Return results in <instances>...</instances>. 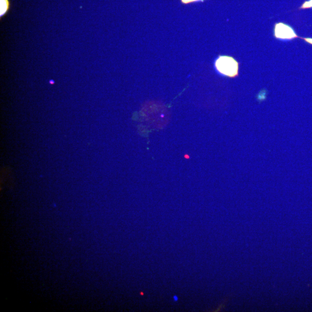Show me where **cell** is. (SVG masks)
Returning <instances> with one entry per match:
<instances>
[{"mask_svg":"<svg viewBox=\"0 0 312 312\" xmlns=\"http://www.w3.org/2000/svg\"><path fill=\"white\" fill-rule=\"evenodd\" d=\"M215 65L217 70L224 76L234 77L238 75V62L232 58L221 56L217 59Z\"/></svg>","mask_w":312,"mask_h":312,"instance_id":"6da1fadb","label":"cell"},{"mask_svg":"<svg viewBox=\"0 0 312 312\" xmlns=\"http://www.w3.org/2000/svg\"><path fill=\"white\" fill-rule=\"evenodd\" d=\"M274 34L276 38L282 39H291L296 37V34L292 27L283 23L276 25Z\"/></svg>","mask_w":312,"mask_h":312,"instance_id":"7a4b0ae2","label":"cell"},{"mask_svg":"<svg viewBox=\"0 0 312 312\" xmlns=\"http://www.w3.org/2000/svg\"><path fill=\"white\" fill-rule=\"evenodd\" d=\"M9 8V0H0V18L7 13Z\"/></svg>","mask_w":312,"mask_h":312,"instance_id":"3957f363","label":"cell"},{"mask_svg":"<svg viewBox=\"0 0 312 312\" xmlns=\"http://www.w3.org/2000/svg\"><path fill=\"white\" fill-rule=\"evenodd\" d=\"M312 7V0H310V1L305 2V4L302 5V8H307Z\"/></svg>","mask_w":312,"mask_h":312,"instance_id":"277c9868","label":"cell"},{"mask_svg":"<svg viewBox=\"0 0 312 312\" xmlns=\"http://www.w3.org/2000/svg\"><path fill=\"white\" fill-rule=\"evenodd\" d=\"M199 1V0H182V1L185 3H188L192 1Z\"/></svg>","mask_w":312,"mask_h":312,"instance_id":"5b68a950","label":"cell"},{"mask_svg":"<svg viewBox=\"0 0 312 312\" xmlns=\"http://www.w3.org/2000/svg\"><path fill=\"white\" fill-rule=\"evenodd\" d=\"M305 40L309 43H311V44H312V39H305Z\"/></svg>","mask_w":312,"mask_h":312,"instance_id":"8992f818","label":"cell"}]
</instances>
